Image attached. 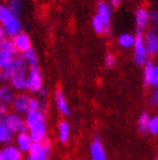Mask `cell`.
Masks as SVG:
<instances>
[{"mask_svg": "<svg viewBox=\"0 0 158 160\" xmlns=\"http://www.w3.org/2000/svg\"><path fill=\"white\" fill-rule=\"evenodd\" d=\"M33 140L30 138V132H23L18 133L17 134V138H16V147L19 149V150L25 153V152H28L33 145Z\"/></svg>", "mask_w": 158, "mask_h": 160, "instance_id": "obj_10", "label": "cell"}, {"mask_svg": "<svg viewBox=\"0 0 158 160\" xmlns=\"http://www.w3.org/2000/svg\"><path fill=\"white\" fill-rule=\"evenodd\" d=\"M156 160H158V156H157V158H156Z\"/></svg>", "mask_w": 158, "mask_h": 160, "instance_id": "obj_40", "label": "cell"}, {"mask_svg": "<svg viewBox=\"0 0 158 160\" xmlns=\"http://www.w3.org/2000/svg\"><path fill=\"white\" fill-rule=\"evenodd\" d=\"M45 123V115L41 110L37 111H30L26 114V118H25V124L28 127V129L32 127L36 126L39 124Z\"/></svg>", "mask_w": 158, "mask_h": 160, "instance_id": "obj_13", "label": "cell"}, {"mask_svg": "<svg viewBox=\"0 0 158 160\" xmlns=\"http://www.w3.org/2000/svg\"><path fill=\"white\" fill-rule=\"evenodd\" d=\"M111 14H112V8L109 5H107L104 1H100L97 5V15L103 19L104 23L109 28V19H111Z\"/></svg>", "mask_w": 158, "mask_h": 160, "instance_id": "obj_17", "label": "cell"}, {"mask_svg": "<svg viewBox=\"0 0 158 160\" xmlns=\"http://www.w3.org/2000/svg\"><path fill=\"white\" fill-rule=\"evenodd\" d=\"M54 100H55V106L58 108V110L60 111L61 114L64 115V116H69L70 115V108L68 106V102L66 100V97H64L63 92L60 88L55 90V94H54Z\"/></svg>", "mask_w": 158, "mask_h": 160, "instance_id": "obj_14", "label": "cell"}, {"mask_svg": "<svg viewBox=\"0 0 158 160\" xmlns=\"http://www.w3.org/2000/svg\"><path fill=\"white\" fill-rule=\"evenodd\" d=\"M149 122H150V117H149L148 112H142L138 118V131L140 133H148L149 132Z\"/></svg>", "mask_w": 158, "mask_h": 160, "instance_id": "obj_24", "label": "cell"}, {"mask_svg": "<svg viewBox=\"0 0 158 160\" xmlns=\"http://www.w3.org/2000/svg\"><path fill=\"white\" fill-rule=\"evenodd\" d=\"M134 38L133 35H131L130 33H123L121 34L118 39V46L121 48H124V49H128V48H131L133 47L134 44Z\"/></svg>", "mask_w": 158, "mask_h": 160, "instance_id": "obj_25", "label": "cell"}, {"mask_svg": "<svg viewBox=\"0 0 158 160\" xmlns=\"http://www.w3.org/2000/svg\"><path fill=\"white\" fill-rule=\"evenodd\" d=\"M154 67H155V65L150 62H148L146 65H145V69H143V82H145V85L146 86L150 85Z\"/></svg>", "mask_w": 158, "mask_h": 160, "instance_id": "obj_26", "label": "cell"}, {"mask_svg": "<svg viewBox=\"0 0 158 160\" xmlns=\"http://www.w3.org/2000/svg\"><path fill=\"white\" fill-rule=\"evenodd\" d=\"M40 110V101L37 99L32 98L30 102V107H28V112L30 111H37Z\"/></svg>", "mask_w": 158, "mask_h": 160, "instance_id": "obj_30", "label": "cell"}, {"mask_svg": "<svg viewBox=\"0 0 158 160\" xmlns=\"http://www.w3.org/2000/svg\"><path fill=\"white\" fill-rule=\"evenodd\" d=\"M70 135V127L69 124L66 122V120H61L58 125V136H59V141L61 143H67L68 140H69Z\"/></svg>", "mask_w": 158, "mask_h": 160, "instance_id": "obj_20", "label": "cell"}, {"mask_svg": "<svg viewBox=\"0 0 158 160\" xmlns=\"http://www.w3.org/2000/svg\"><path fill=\"white\" fill-rule=\"evenodd\" d=\"M151 103L154 106H157L158 105V85L155 86V90H154V92L151 94Z\"/></svg>", "mask_w": 158, "mask_h": 160, "instance_id": "obj_33", "label": "cell"}, {"mask_svg": "<svg viewBox=\"0 0 158 160\" xmlns=\"http://www.w3.org/2000/svg\"><path fill=\"white\" fill-rule=\"evenodd\" d=\"M15 98L16 97L14 94L12 86H1V89H0V100H1V103H3V105H10V103H12Z\"/></svg>", "mask_w": 158, "mask_h": 160, "instance_id": "obj_19", "label": "cell"}, {"mask_svg": "<svg viewBox=\"0 0 158 160\" xmlns=\"http://www.w3.org/2000/svg\"><path fill=\"white\" fill-rule=\"evenodd\" d=\"M12 41H14V44H15L16 51H18L21 53L32 49V46H30L32 42H30V37L26 33H24V32H21L18 35H16L12 39Z\"/></svg>", "mask_w": 158, "mask_h": 160, "instance_id": "obj_9", "label": "cell"}, {"mask_svg": "<svg viewBox=\"0 0 158 160\" xmlns=\"http://www.w3.org/2000/svg\"><path fill=\"white\" fill-rule=\"evenodd\" d=\"M21 153L15 145H6L0 151V160H21Z\"/></svg>", "mask_w": 158, "mask_h": 160, "instance_id": "obj_11", "label": "cell"}, {"mask_svg": "<svg viewBox=\"0 0 158 160\" xmlns=\"http://www.w3.org/2000/svg\"><path fill=\"white\" fill-rule=\"evenodd\" d=\"M39 94H40V98L41 99H46L48 98V94H49V91H48L45 88H42V89L40 90Z\"/></svg>", "mask_w": 158, "mask_h": 160, "instance_id": "obj_37", "label": "cell"}, {"mask_svg": "<svg viewBox=\"0 0 158 160\" xmlns=\"http://www.w3.org/2000/svg\"><path fill=\"white\" fill-rule=\"evenodd\" d=\"M105 65L107 67H113L115 65V57L112 53H106V56H105Z\"/></svg>", "mask_w": 158, "mask_h": 160, "instance_id": "obj_32", "label": "cell"}, {"mask_svg": "<svg viewBox=\"0 0 158 160\" xmlns=\"http://www.w3.org/2000/svg\"><path fill=\"white\" fill-rule=\"evenodd\" d=\"M28 71V65L21 58H17L9 69L1 72L0 78L2 82H9L10 86L16 91H23L26 90Z\"/></svg>", "mask_w": 158, "mask_h": 160, "instance_id": "obj_1", "label": "cell"}, {"mask_svg": "<svg viewBox=\"0 0 158 160\" xmlns=\"http://www.w3.org/2000/svg\"><path fill=\"white\" fill-rule=\"evenodd\" d=\"M48 108H49V105H48V101H46L45 99L40 100V110L42 111V112H45V110Z\"/></svg>", "mask_w": 158, "mask_h": 160, "instance_id": "obj_35", "label": "cell"}, {"mask_svg": "<svg viewBox=\"0 0 158 160\" xmlns=\"http://www.w3.org/2000/svg\"><path fill=\"white\" fill-rule=\"evenodd\" d=\"M8 105H3V103H1V106H0V112H1V115H7L9 114L8 112V107H7Z\"/></svg>", "mask_w": 158, "mask_h": 160, "instance_id": "obj_38", "label": "cell"}, {"mask_svg": "<svg viewBox=\"0 0 158 160\" xmlns=\"http://www.w3.org/2000/svg\"><path fill=\"white\" fill-rule=\"evenodd\" d=\"M21 58L24 60L28 66L33 67V66H37V62H39V57H37L36 52L34 51L33 49H30L25 52L21 53Z\"/></svg>", "mask_w": 158, "mask_h": 160, "instance_id": "obj_22", "label": "cell"}, {"mask_svg": "<svg viewBox=\"0 0 158 160\" xmlns=\"http://www.w3.org/2000/svg\"><path fill=\"white\" fill-rule=\"evenodd\" d=\"M134 62L139 66L141 65H146L148 60V51L146 48V43H145V38L142 35V32L138 31L134 38Z\"/></svg>", "mask_w": 158, "mask_h": 160, "instance_id": "obj_4", "label": "cell"}, {"mask_svg": "<svg viewBox=\"0 0 158 160\" xmlns=\"http://www.w3.org/2000/svg\"><path fill=\"white\" fill-rule=\"evenodd\" d=\"M0 23L6 35L10 39H14L21 32V23L18 16L14 14L8 6H0Z\"/></svg>", "mask_w": 158, "mask_h": 160, "instance_id": "obj_2", "label": "cell"}, {"mask_svg": "<svg viewBox=\"0 0 158 160\" xmlns=\"http://www.w3.org/2000/svg\"><path fill=\"white\" fill-rule=\"evenodd\" d=\"M28 132H30V135L34 143H43L44 141H46L48 128H46L45 123L39 124L36 126L32 127L28 129Z\"/></svg>", "mask_w": 158, "mask_h": 160, "instance_id": "obj_8", "label": "cell"}, {"mask_svg": "<svg viewBox=\"0 0 158 160\" xmlns=\"http://www.w3.org/2000/svg\"><path fill=\"white\" fill-rule=\"evenodd\" d=\"M43 147H44V150H45L48 157H50V153H51V142L50 141H44L43 142Z\"/></svg>", "mask_w": 158, "mask_h": 160, "instance_id": "obj_36", "label": "cell"}, {"mask_svg": "<svg viewBox=\"0 0 158 160\" xmlns=\"http://www.w3.org/2000/svg\"><path fill=\"white\" fill-rule=\"evenodd\" d=\"M149 21V12H147L145 8H138L136 12V23L138 26V31H142L143 28H146V25L148 24Z\"/></svg>", "mask_w": 158, "mask_h": 160, "instance_id": "obj_18", "label": "cell"}, {"mask_svg": "<svg viewBox=\"0 0 158 160\" xmlns=\"http://www.w3.org/2000/svg\"><path fill=\"white\" fill-rule=\"evenodd\" d=\"M149 133L152 135L158 134V116H154L149 122Z\"/></svg>", "mask_w": 158, "mask_h": 160, "instance_id": "obj_29", "label": "cell"}, {"mask_svg": "<svg viewBox=\"0 0 158 160\" xmlns=\"http://www.w3.org/2000/svg\"><path fill=\"white\" fill-rule=\"evenodd\" d=\"M12 134L14 132H12L7 126H5L2 123L0 124V142L3 144L9 145L12 142Z\"/></svg>", "mask_w": 158, "mask_h": 160, "instance_id": "obj_23", "label": "cell"}, {"mask_svg": "<svg viewBox=\"0 0 158 160\" xmlns=\"http://www.w3.org/2000/svg\"><path fill=\"white\" fill-rule=\"evenodd\" d=\"M89 152H91V160H107L105 150L98 135H95L91 144V148H89Z\"/></svg>", "mask_w": 158, "mask_h": 160, "instance_id": "obj_6", "label": "cell"}, {"mask_svg": "<svg viewBox=\"0 0 158 160\" xmlns=\"http://www.w3.org/2000/svg\"><path fill=\"white\" fill-rule=\"evenodd\" d=\"M150 85L151 86H157L158 85V65H155V67H154Z\"/></svg>", "mask_w": 158, "mask_h": 160, "instance_id": "obj_31", "label": "cell"}, {"mask_svg": "<svg viewBox=\"0 0 158 160\" xmlns=\"http://www.w3.org/2000/svg\"><path fill=\"white\" fill-rule=\"evenodd\" d=\"M145 43L149 55H156L158 52V34L156 32H148L145 37Z\"/></svg>", "mask_w": 158, "mask_h": 160, "instance_id": "obj_15", "label": "cell"}, {"mask_svg": "<svg viewBox=\"0 0 158 160\" xmlns=\"http://www.w3.org/2000/svg\"><path fill=\"white\" fill-rule=\"evenodd\" d=\"M0 50L16 52V48H15V44H14L12 39L8 38V39H3V40H1V42H0Z\"/></svg>", "mask_w": 158, "mask_h": 160, "instance_id": "obj_28", "label": "cell"}, {"mask_svg": "<svg viewBox=\"0 0 158 160\" xmlns=\"http://www.w3.org/2000/svg\"><path fill=\"white\" fill-rule=\"evenodd\" d=\"M42 88V73L37 66H33L28 71L27 80H26V90L32 93H39Z\"/></svg>", "mask_w": 158, "mask_h": 160, "instance_id": "obj_5", "label": "cell"}, {"mask_svg": "<svg viewBox=\"0 0 158 160\" xmlns=\"http://www.w3.org/2000/svg\"><path fill=\"white\" fill-rule=\"evenodd\" d=\"M27 153L26 160H48L49 158L44 150L43 143H33L32 148Z\"/></svg>", "mask_w": 158, "mask_h": 160, "instance_id": "obj_12", "label": "cell"}, {"mask_svg": "<svg viewBox=\"0 0 158 160\" xmlns=\"http://www.w3.org/2000/svg\"><path fill=\"white\" fill-rule=\"evenodd\" d=\"M109 1H111V5H112V6H118V3L121 2V0H109Z\"/></svg>", "mask_w": 158, "mask_h": 160, "instance_id": "obj_39", "label": "cell"}, {"mask_svg": "<svg viewBox=\"0 0 158 160\" xmlns=\"http://www.w3.org/2000/svg\"><path fill=\"white\" fill-rule=\"evenodd\" d=\"M30 97L27 94H19L17 96L14 101H12V109L17 114H27L28 112V107H30Z\"/></svg>", "mask_w": 158, "mask_h": 160, "instance_id": "obj_7", "label": "cell"}, {"mask_svg": "<svg viewBox=\"0 0 158 160\" xmlns=\"http://www.w3.org/2000/svg\"><path fill=\"white\" fill-rule=\"evenodd\" d=\"M149 21L151 23H157L158 22V12L156 10L149 12Z\"/></svg>", "mask_w": 158, "mask_h": 160, "instance_id": "obj_34", "label": "cell"}, {"mask_svg": "<svg viewBox=\"0 0 158 160\" xmlns=\"http://www.w3.org/2000/svg\"><path fill=\"white\" fill-rule=\"evenodd\" d=\"M91 26H93V30L97 34H104V33H109V28L106 26V24L104 23V21L100 18V16L96 14L94 16V18L91 21Z\"/></svg>", "mask_w": 158, "mask_h": 160, "instance_id": "obj_21", "label": "cell"}, {"mask_svg": "<svg viewBox=\"0 0 158 160\" xmlns=\"http://www.w3.org/2000/svg\"><path fill=\"white\" fill-rule=\"evenodd\" d=\"M16 60L15 52L12 51H5V50H0V68L2 71L9 69L12 66L14 62Z\"/></svg>", "mask_w": 158, "mask_h": 160, "instance_id": "obj_16", "label": "cell"}, {"mask_svg": "<svg viewBox=\"0 0 158 160\" xmlns=\"http://www.w3.org/2000/svg\"><path fill=\"white\" fill-rule=\"evenodd\" d=\"M1 123L7 126L8 128L14 133H23L28 132V127L25 124V119L21 117V115L17 112H9L3 116Z\"/></svg>", "mask_w": 158, "mask_h": 160, "instance_id": "obj_3", "label": "cell"}, {"mask_svg": "<svg viewBox=\"0 0 158 160\" xmlns=\"http://www.w3.org/2000/svg\"><path fill=\"white\" fill-rule=\"evenodd\" d=\"M8 7L14 14L18 16L23 9V1L21 0H9L8 1Z\"/></svg>", "mask_w": 158, "mask_h": 160, "instance_id": "obj_27", "label": "cell"}]
</instances>
